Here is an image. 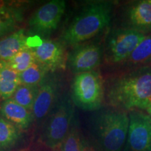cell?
<instances>
[{
    "label": "cell",
    "instance_id": "cell-2",
    "mask_svg": "<svg viewBox=\"0 0 151 151\" xmlns=\"http://www.w3.org/2000/svg\"><path fill=\"white\" fill-rule=\"evenodd\" d=\"M114 3L94 1L85 6L60 37L65 46H75L99 35L110 24Z\"/></svg>",
    "mask_w": 151,
    "mask_h": 151
},
{
    "label": "cell",
    "instance_id": "cell-24",
    "mask_svg": "<svg viewBox=\"0 0 151 151\" xmlns=\"http://www.w3.org/2000/svg\"><path fill=\"white\" fill-rule=\"evenodd\" d=\"M81 151H97L86 139H82V147Z\"/></svg>",
    "mask_w": 151,
    "mask_h": 151
},
{
    "label": "cell",
    "instance_id": "cell-13",
    "mask_svg": "<svg viewBox=\"0 0 151 151\" xmlns=\"http://www.w3.org/2000/svg\"><path fill=\"white\" fill-rule=\"evenodd\" d=\"M41 41L37 36H28L24 29H18L0 39V60L8 62L20 50L34 48L39 45Z\"/></svg>",
    "mask_w": 151,
    "mask_h": 151
},
{
    "label": "cell",
    "instance_id": "cell-25",
    "mask_svg": "<svg viewBox=\"0 0 151 151\" xmlns=\"http://www.w3.org/2000/svg\"><path fill=\"white\" fill-rule=\"evenodd\" d=\"M150 65H151V64H150Z\"/></svg>",
    "mask_w": 151,
    "mask_h": 151
},
{
    "label": "cell",
    "instance_id": "cell-15",
    "mask_svg": "<svg viewBox=\"0 0 151 151\" xmlns=\"http://www.w3.org/2000/svg\"><path fill=\"white\" fill-rule=\"evenodd\" d=\"M22 15L20 7L0 1V39L16 31Z\"/></svg>",
    "mask_w": 151,
    "mask_h": 151
},
{
    "label": "cell",
    "instance_id": "cell-4",
    "mask_svg": "<svg viewBox=\"0 0 151 151\" xmlns=\"http://www.w3.org/2000/svg\"><path fill=\"white\" fill-rule=\"evenodd\" d=\"M76 116L71 95L62 94L43 123L41 136L43 144L53 151L60 149Z\"/></svg>",
    "mask_w": 151,
    "mask_h": 151
},
{
    "label": "cell",
    "instance_id": "cell-19",
    "mask_svg": "<svg viewBox=\"0 0 151 151\" xmlns=\"http://www.w3.org/2000/svg\"><path fill=\"white\" fill-rule=\"evenodd\" d=\"M39 89V86H31L21 84L18 87L11 99H14L18 104L32 111Z\"/></svg>",
    "mask_w": 151,
    "mask_h": 151
},
{
    "label": "cell",
    "instance_id": "cell-6",
    "mask_svg": "<svg viewBox=\"0 0 151 151\" xmlns=\"http://www.w3.org/2000/svg\"><path fill=\"white\" fill-rule=\"evenodd\" d=\"M146 36L124 27L111 30L104 48V59L111 65H123Z\"/></svg>",
    "mask_w": 151,
    "mask_h": 151
},
{
    "label": "cell",
    "instance_id": "cell-9",
    "mask_svg": "<svg viewBox=\"0 0 151 151\" xmlns=\"http://www.w3.org/2000/svg\"><path fill=\"white\" fill-rule=\"evenodd\" d=\"M66 10V1L52 0L37 9L29 20L34 32L48 35L57 29Z\"/></svg>",
    "mask_w": 151,
    "mask_h": 151
},
{
    "label": "cell",
    "instance_id": "cell-22",
    "mask_svg": "<svg viewBox=\"0 0 151 151\" xmlns=\"http://www.w3.org/2000/svg\"><path fill=\"white\" fill-rule=\"evenodd\" d=\"M35 62H37V60L32 48L20 50L8 61L11 67L19 73L25 71Z\"/></svg>",
    "mask_w": 151,
    "mask_h": 151
},
{
    "label": "cell",
    "instance_id": "cell-12",
    "mask_svg": "<svg viewBox=\"0 0 151 151\" xmlns=\"http://www.w3.org/2000/svg\"><path fill=\"white\" fill-rule=\"evenodd\" d=\"M123 27L145 35H151V0L127 4L123 12Z\"/></svg>",
    "mask_w": 151,
    "mask_h": 151
},
{
    "label": "cell",
    "instance_id": "cell-16",
    "mask_svg": "<svg viewBox=\"0 0 151 151\" xmlns=\"http://www.w3.org/2000/svg\"><path fill=\"white\" fill-rule=\"evenodd\" d=\"M20 85V73L8 62L0 60V98L3 101L11 99Z\"/></svg>",
    "mask_w": 151,
    "mask_h": 151
},
{
    "label": "cell",
    "instance_id": "cell-7",
    "mask_svg": "<svg viewBox=\"0 0 151 151\" xmlns=\"http://www.w3.org/2000/svg\"><path fill=\"white\" fill-rule=\"evenodd\" d=\"M62 79L59 73H49L39 86V92L32 109L35 122L46 120L61 97Z\"/></svg>",
    "mask_w": 151,
    "mask_h": 151
},
{
    "label": "cell",
    "instance_id": "cell-8",
    "mask_svg": "<svg viewBox=\"0 0 151 151\" xmlns=\"http://www.w3.org/2000/svg\"><path fill=\"white\" fill-rule=\"evenodd\" d=\"M129 129L125 151H151V118L141 109L128 112Z\"/></svg>",
    "mask_w": 151,
    "mask_h": 151
},
{
    "label": "cell",
    "instance_id": "cell-1",
    "mask_svg": "<svg viewBox=\"0 0 151 151\" xmlns=\"http://www.w3.org/2000/svg\"><path fill=\"white\" fill-rule=\"evenodd\" d=\"M105 99L109 106L127 112L151 101V65L111 79L105 88Z\"/></svg>",
    "mask_w": 151,
    "mask_h": 151
},
{
    "label": "cell",
    "instance_id": "cell-11",
    "mask_svg": "<svg viewBox=\"0 0 151 151\" xmlns=\"http://www.w3.org/2000/svg\"><path fill=\"white\" fill-rule=\"evenodd\" d=\"M37 63L49 73L64 70L67 66L68 54L65 46L60 41L43 39L39 45L32 48Z\"/></svg>",
    "mask_w": 151,
    "mask_h": 151
},
{
    "label": "cell",
    "instance_id": "cell-10",
    "mask_svg": "<svg viewBox=\"0 0 151 151\" xmlns=\"http://www.w3.org/2000/svg\"><path fill=\"white\" fill-rule=\"evenodd\" d=\"M104 58V48L97 43H81L68 54L67 66L74 74L94 71Z\"/></svg>",
    "mask_w": 151,
    "mask_h": 151
},
{
    "label": "cell",
    "instance_id": "cell-18",
    "mask_svg": "<svg viewBox=\"0 0 151 151\" xmlns=\"http://www.w3.org/2000/svg\"><path fill=\"white\" fill-rule=\"evenodd\" d=\"M21 130L0 116V151H11L22 137Z\"/></svg>",
    "mask_w": 151,
    "mask_h": 151
},
{
    "label": "cell",
    "instance_id": "cell-14",
    "mask_svg": "<svg viewBox=\"0 0 151 151\" xmlns=\"http://www.w3.org/2000/svg\"><path fill=\"white\" fill-rule=\"evenodd\" d=\"M0 116L21 131L30 127L35 119L31 111L18 104L13 99L4 100L0 104Z\"/></svg>",
    "mask_w": 151,
    "mask_h": 151
},
{
    "label": "cell",
    "instance_id": "cell-5",
    "mask_svg": "<svg viewBox=\"0 0 151 151\" xmlns=\"http://www.w3.org/2000/svg\"><path fill=\"white\" fill-rule=\"evenodd\" d=\"M71 97L74 105L84 111H95L103 107L105 88L100 73L92 71L76 74Z\"/></svg>",
    "mask_w": 151,
    "mask_h": 151
},
{
    "label": "cell",
    "instance_id": "cell-17",
    "mask_svg": "<svg viewBox=\"0 0 151 151\" xmlns=\"http://www.w3.org/2000/svg\"><path fill=\"white\" fill-rule=\"evenodd\" d=\"M151 64V35H147L138 44L123 65L129 70L149 66Z\"/></svg>",
    "mask_w": 151,
    "mask_h": 151
},
{
    "label": "cell",
    "instance_id": "cell-23",
    "mask_svg": "<svg viewBox=\"0 0 151 151\" xmlns=\"http://www.w3.org/2000/svg\"><path fill=\"white\" fill-rule=\"evenodd\" d=\"M138 109H141L143 111H146V113L151 118V101H148L143 103L142 104H141L138 107Z\"/></svg>",
    "mask_w": 151,
    "mask_h": 151
},
{
    "label": "cell",
    "instance_id": "cell-3",
    "mask_svg": "<svg viewBox=\"0 0 151 151\" xmlns=\"http://www.w3.org/2000/svg\"><path fill=\"white\" fill-rule=\"evenodd\" d=\"M129 118L127 111L111 106L94 111L92 133L104 151H121L127 140Z\"/></svg>",
    "mask_w": 151,
    "mask_h": 151
},
{
    "label": "cell",
    "instance_id": "cell-21",
    "mask_svg": "<svg viewBox=\"0 0 151 151\" xmlns=\"http://www.w3.org/2000/svg\"><path fill=\"white\" fill-rule=\"evenodd\" d=\"M81 147L82 137L79 129L78 118L76 116L70 129L60 147V151H81Z\"/></svg>",
    "mask_w": 151,
    "mask_h": 151
},
{
    "label": "cell",
    "instance_id": "cell-20",
    "mask_svg": "<svg viewBox=\"0 0 151 151\" xmlns=\"http://www.w3.org/2000/svg\"><path fill=\"white\" fill-rule=\"evenodd\" d=\"M49 73L43 66L35 62L25 71L20 73V83L22 85L39 86Z\"/></svg>",
    "mask_w": 151,
    "mask_h": 151
}]
</instances>
